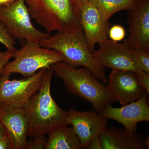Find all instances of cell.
I'll list each match as a JSON object with an SVG mask.
<instances>
[{"label":"cell","instance_id":"5bb4252c","mask_svg":"<svg viewBox=\"0 0 149 149\" xmlns=\"http://www.w3.org/2000/svg\"><path fill=\"white\" fill-rule=\"evenodd\" d=\"M0 121L10 140L13 149H26L28 122L23 108H13L0 104Z\"/></svg>","mask_w":149,"mask_h":149},{"label":"cell","instance_id":"5b68a950","mask_svg":"<svg viewBox=\"0 0 149 149\" xmlns=\"http://www.w3.org/2000/svg\"><path fill=\"white\" fill-rule=\"evenodd\" d=\"M13 57L14 60L4 67L1 75L18 73L24 77H30L41 70L51 68L53 65L64 61L58 52L31 42H26L20 49L15 51Z\"/></svg>","mask_w":149,"mask_h":149},{"label":"cell","instance_id":"6da1fadb","mask_svg":"<svg viewBox=\"0 0 149 149\" xmlns=\"http://www.w3.org/2000/svg\"><path fill=\"white\" fill-rule=\"evenodd\" d=\"M54 74L47 68L40 90L31 97L23 107L28 122L27 137L45 136L58 126L68 125L67 112L58 105L52 97L51 85Z\"/></svg>","mask_w":149,"mask_h":149},{"label":"cell","instance_id":"ac0fdd59","mask_svg":"<svg viewBox=\"0 0 149 149\" xmlns=\"http://www.w3.org/2000/svg\"><path fill=\"white\" fill-rule=\"evenodd\" d=\"M132 54L141 70L149 74V51L133 48Z\"/></svg>","mask_w":149,"mask_h":149},{"label":"cell","instance_id":"8fae6325","mask_svg":"<svg viewBox=\"0 0 149 149\" xmlns=\"http://www.w3.org/2000/svg\"><path fill=\"white\" fill-rule=\"evenodd\" d=\"M107 83L110 93L122 106L137 100L147 92L137 73L130 70H112Z\"/></svg>","mask_w":149,"mask_h":149},{"label":"cell","instance_id":"d4e9b609","mask_svg":"<svg viewBox=\"0 0 149 149\" xmlns=\"http://www.w3.org/2000/svg\"><path fill=\"white\" fill-rule=\"evenodd\" d=\"M0 149H13L7 135L0 140Z\"/></svg>","mask_w":149,"mask_h":149},{"label":"cell","instance_id":"7402d4cb","mask_svg":"<svg viewBox=\"0 0 149 149\" xmlns=\"http://www.w3.org/2000/svg\"><path fill=\"white\" fill-rule=\"evenodd\" d=\"M17 50H11L7 49L5 52L0 51V76L1 75L2 71L4 67L13 57L15 52Z\"/></svg>","mask_w":149,"mask_h":149},{"label":"cell","instance_id":"4316f807","mask_svg":"<svg viewBox=\"0 0 149 149\" xmlns=\"http://www.w3.org/2000/svg\"><path fill=\"white\" fill-rule=\"evenodd\" d=\"M7 135L6 132L2 123L0 121V140Z\"/></svg>","mask_w":149,"mask_h":149},{"label":"cell","instance_id":"603a6c76","mask_svg":"<svg viewBox=\"0 0 149 149\" xmlns=\"http://www.w3.org/2000/svg\"><path fill=\"white\" fill-rule=\"evenodd\" d=\"M139 82L148 93H149V74L145 72L138 73Z\"/></svg>","mask_w":149,"mask_h":149},{"label":"cell","instance_id":"83f0119b","mask_svg":"<svg viewBox=\"0 0 149 149\" xmlns=\"http://www.w3.org/2000/svg\"><path fill=\"white\" fill-rule=\"evenodd\" d=\"M76 4L80 8L81 6L83 5L88 1V0H74Z\"/></svg>","mask_w":149,"mask_h":149},{"label":"cell","instance_id":"277c9868","mask_svg":"<svg viewBox=\"0 0 149 149\" xmlns=\"http://www.w3.org/2000/svg\"><path fill=\"white\" fill-rule=\"evenodd\" d=\"M31 18L48 33L81 26L80 8L74 0H24Z\"/></svg>","mask_w":149,"mask_h":149},{"label":"cell","instance_id":"9a60e30c","mask_svg":"<svg viewBox=\"0 0 149 149\" xmlns=\"http://www.w3.org/2000/svg\"><path fill=\"white\" fill-rule=\"evenodd\" d=\"M100 137L103 149H149L148 137L144 139L125 128L107 127Z\"/></svg>","mask_w":149,"mask_h":149},{"label":"cell","instance_id":"7c38bea8","mask_svg":"<svg viewBox=\"0 0 149 149\" xmlns=\"http://www.w3.org/2000/svg\"><path fill=\"white\" fill-rule=\"evenodd\" d=\"M80 10L81 25L89 50L93 53L97 43L108 38L111 26L90 0L80 7Z\"/></svg>","mask_w":149,"mask_h":149},{"label":"cell","instance_id":"44dd1931","mask_svg":"<svg viewBox=\"0 0 149 149\" xmlns=\"http://www.w3.org/2000/svg\"><path fill=\"white\" fill-rule=\"evenodd\" d=\"M31 139L29 141H27L26 149H45L47 141V138L45 136H37Z\"/></svg>","mask_w":149,"mask_h":149},{"label":"cell","instance_id":"ba28073f","mask_svg":"<svg viewBox=\"0 0 149 149\" xmlns=\"http://www.w3.org/2000/svg\"><path fill=\"white\" fill-rule=\"evenodd\" d=\"M98 44L100 47L92 53V55L104 68L130 70L138 73L144 72L134 59L132 54L133 47L128 39L118 43L107 38Z\"/></svg>","mask_w":149,"mask_h":149},{"label":"cell","instance_id":"9c48e42d","mask_svg":"<svg viewBox=\"0 0 149 149\" xmlns=\"http://www.w3.org/2000/svg\"><path fill=\"white\" fill-rule=\"evenodd\" d=\"M149 93L146 92L137 100L120 108L108 105L102 110L100 114L107 119L121 123L131 133H136L138 123L149 121Z\"/></svg>","mask_w":149,"mask_h":149},{"label":"cell","instance_id":"d6986e66","mask_svg":"<svg viewBox=\"0 0 149 149\" xmlns=\"http://www.w3.org/2000/svg\"><path fill=\"white\" fill-rule=\"evenodd\" d=\"M0 43L5 46L7 49L16 50L15 46L16 45L15 40L11 37L6 29L0 21Z\"/></svg>","mask_w":149,"mask_h":149},{"label":"cell","instance_id":"484cf974","mask_svg":"<svg viewBox=\"0 0 149 149\" xmlns=\"http://www.w3.org/2000/svg\"><path fill=\"white\" fill-rule=\"evenodd\" d=\"M16 0H0V8L10 5Z\"/></svg>","mask_w":149,"mask_h":149},{"label":"cell","instance_id":"8992f818","mask_svg":"<svg viewBox=\"0 0 149 149\" xmlns=\"http://www.w3.org/2000/svg\"><path fill=\"white\" fill-rule=\"evenodd\" d=\"M24 0H16L9 6L0 8V21L11 37L22 44L31 42L40 44L50 37L33 26Z\"/></svg>","mask_w":149,"mask_h":149},{"label":"cell","instance_id":"2e32d148","mask_svg":"<svg viewBox=\"0 0 149 149\" xmlns=\"http://www.w3.org/2000/svg\"><path fill=\"white\" fill-rule=\"evenodd\" d=\"M63 125L48 133L45 149H83L82 143L72 127Z\"/></svg>","mask_w":149,"mask_h":149},{"label":"cell","instance_id":"52a82bcc","mask_svg":"<svg viewBox=\"0 0 149 149\" xmlns=\"http://www.w3.org/2000/svg\"><path fill=\"white\" fill-rule=\"evenodd\" d=\"M47 68L39 70L30 77L10 80L11 74L0 76V104L13 108L24 106L29 99L40 90Z\"/></svg>","mask_w":149,"mask_h":149},{"label":"cell","instance_id":"cb8c5ba5","mask_svg":"<svg viewBox=\"0 0 149 149\" xmlns=\"http://www.w3.org/2000/svg\"><path fill=\"white\" fill-rule=\"evenodd\" d=\"M86 149H103L100 136L93 138L86 147Z\"/></svg>","mask_w":149,"mask_h":149},{"label":"cell","instance_id":"4fadbf2b","mask_svg":"<svg viewBox=\"0 0 149 149\" xmlns=\"http://www.w3.org/2000/svg\"><path fill=\"white\" fill-rule=\"evenodd\" d=\"M128 14L129 43L133 48L149 51V0H139Z\"/></svg>","mask_w":149,"mask_h":149},{"label":"cell","instance_id":"ffe728a7","mask_svg":"<svg viewBox=\"0 0 149 149\" xmlns=\"http://www.w3.org/2000/svg\"><path fill=\"white\" fill-rule=\"evenodd\" d=\"M125 31L124 27L120 24L111 26L109 31L108 36L111 40L114 42H120L125 37Z\"/></svg>","mask_w":149,"mask_h":149},{"label":"cell","instance_id":"3957f363","mask_svg":"<svg viewBox=\"0 0 149 149\" xmlns=\"http://www.w3.org/2000/svg\"><path fill=\"white\" fill-rule=\"evenodd\" d=\"M51 68L68 93L91 103L94 110L99 114L105 107L117 101L107 87L100 82L88 68H74L62 62L53 65Z\"/></svg>","mask_w":149,"mask_h":149},{"label":"cell","instance_id":"30bf717a","mask_svg":"<svg viewBox=\"0 0 149 149\" xmlns=\"http://www.w3.org/2000/svg\"><path fill=\"white\" fill-rule=\"evenodd\" d=\"M67 112V124L72 125L83 149H85L91 140L100 136L107 127L108 119L95 110L81 111L71 108Z\"/></svg>","mask_w":149,"mask_h":149},{"label":"cell","instance_id":"7a4b0ae2","mask_svg":"<svg viewBox=\"0 0 149 149\" xmlns=\"http://www.w3.org/2000/svg\"><path fill=\"white\" fill-rule=\"evenodd\" d=\"M39 45L61 54L64 58L62 62L68 66L74 68L83 66L88 68L97 79L107 85L108 79L105 70L89 50L81 25L70 31L57 32L43 40Z\"/></svg>","mask_w":149,"mask_h":149},{"label":"cell","instance_id":"e0dca14e","mask_svg":"<svg viewBox=\"0 0 149 149\" xmlns=\"http://www.w3.org/2000/svg\"><path fill=\"white\" fill-rule=\"evenodd\" d=\"M100 12L105 20L109 19L113 15L123 10H129L139 0H90Z\"/></svg>","mask_w":149,"mask_h":149}]
</instances>
